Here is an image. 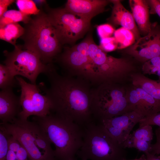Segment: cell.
Wrapping results in <instances>:
<instances>
[{
  "label": "cell",
  "mask_w": 160,
  "mask_h": 160,
  "mask_svg": "<svg viewBox=\"0 0 160 160\" xmlns=\"http://www.w3.org/2000/svg\"><path fill=\"white\" fill-rule=\"evenodd\" d=\"M131 160H146V157L145 154H143L139 158Z\"/></svg>",
  "instance_id": "obj_35"
},
{
  "label": "cell",
  "mask_w": 160,
  "mask_h": 160,
  "mask_svg": "<svg viewBox=\"0 0 160 160\" xmlns=\"http://www.w3.org/2000/svg\"><path fill=\"white\" fill-rule=\"evenodd\" d=\"M32 120L54 145L56 160H75L82 145L84 127L51 112L44 116H33Z\"/></svg>",
  "instance_id": "obj_2"
},
{
  "label": "cell",
  "mask_w": 160,
  "mask_h": 160,
  "mask_svg": "<svg viewBox=\"0 0 160 160\" xmlns=\"http://www.w3.org/2000/svg\"><path fill=\"white\" fill-rule=\"evenodd\" d=\"M82 145L76 155L81 160H124L125 148L99 122L93 120L84 127Z\"/></svg>",
  "instance_id": "obj_4"
},
{
  "label": "cell",
  "mask_w": 160,
  "mask_h": 160,
  "mask_svg": "<svg viewBox=\"0 0 160 160\" xmlns=\"http://www.w3.org/2000/svg\"><path fill=\"white\" fill-rule=\"evenodd\" d=\"M25 24L21 37L24 42L23 49L36 54L44 63H52L60 54L62 45L47 14L41 11Z\"/></svg>",
  "instance_id": "obj_3"
},
{
  "label": "cell",
  "mask_w": 160,
  "mask_h": 160,
  "mask_svg": "<svg viewBox=\"0 0 160 160\" xmlns=\"http://www.w3.org/2000/svg\"><path fill=\"white\" fill-rule=\"evenodd\" d=\"M153 135L152 126H144L130 134L122 145L125 148H135L145 154L149 152Z\"/></svg>",
  "instance_id": "obj_16"
},
{
  "label": "cell",
  "mask_w": 160,
  "mask_h": 160,
  "mask_svg": "<svg viewBox=\"0 0 160 160\" xmlns=\"http://www.w3.org/2000/svg\"><path fill=\"white\" fill-rule=\"evenodd\" d=\"M147 1L149 7L150 13L156 14L160 17V2L159 0H148Z\"/></svg>",
  "instance_id": "obj_32"
},
{
  "label": "cell",
  "mask_w": 160,
  "mask_h": 160,
  "mask_svg": "<svg viewBox=\"0 0 160 160\" xmlns=\"http://www.w3.org/2000/svg\"><path fill=\"white\" fill-rule=\"evenodd\" d=\"M111 3L107 0H68L65 7L67 10L91 20L95 16L106 11Z\"/></svg>",
  "instance_id": "obj_15"
},
{
  "label": "cell",
  "mask_w": 160,
  "mask_h": 160,
  "mask_svg": "<svg viewBox=\"0 0 160 160\" xmlns=\"http://www.w3.org/2000/svg\"><path fill=\"white\" fill-rule=\"evenodd\" d=\"M146 157V160H160V156H156L152 154L149 152L145 154Z\"/></svg>",
  "instance_id": "obj_34"
},
{
  "label": "cell",
  "mask_w": 160,
  "mask_h": 160,
  "mask_svg": "<svg viewBox=\"0 0 160 160\" xmlns=\"http://www.w3.org/2000/svg\"><path fill=\"white\" fill-rule=\"evenodd\" d=\"M155 134L156 142L155 143L151 144L149 151L150 153L154 155L160 154V127L156 129Z\"/></svg>",
  "instance_id": "obj_31"
},
{
  "label": "cell",
  "mask_w": 160,
  "mask_h": 160,
  "mask_svg": "<svg viewBox=\"0 0 160 160\" xmlns=\"http://www.w3.org/2000/svg\"><path fill=\"white\" fill-rule=\"evenodd\" d=\"M141 71L144 75L154 74L160 79V56L153 58L143 63L141 66Z\"/></svg>",
  "instance_id": "obj_24"
},
{
  "label": "cell",
  "mask_w": 160,
  "mask_h": 160,
  "mask_svg": "<svg viewBox=\"0 0 160 160\" xmlns=\"http://www.w3.org/2000/svg\"><path fill=\"white\" fill-rule=\"evenodd\" d=\"M15 78L21 90L20 97L22 111L18 118L26 120L31 116L43 117L50 114V104L47 97L40 93L39 86L27 83L21 77Z\"/></svg>",
  "instance_id": "obj_9"
},
{
  "label": "cell",
  "mask_w": 160,
  "mask_h": 160,
  "mask_svg": "<svg viewBox=\"0 0 160 160\" xmlns=\"http://www.w3.org/2000/svg\"><path fill=\"white\" fill-rule=\"evenodd\" d=\"M131 81L133 85L142 89L154 98L160 100V79H151L141 72H138L131 75Z\"/></svg>",
  "instance_id": "obj_18"
},
{
  "label": "cell",
  "mask_w": 160,
  "mask_h": 160,
  "mask_svg": "<svg viewBox=\"0 0 160 160\" xmlns=\"http://www.w3.org/2000/svg\"><path fill=\"white\" fill-rule=\"evenodd\" d=\"M18 84L15 78L5 65L0 64V88L1 90L13 88Z\"/></svg>",
  "instance_id": "obj_23"
},
{
  "label": "cell",
  "mask_w": 160,
  "mask_h": 160,
  "mask_svg": "<svg viewBox=\"0 0 160 160\" xmlns=\"http://www.w3.org/2000/svg\"><path fill=\"white\" fill-rule=\"evenodd\" d=\"M16 2L19 11L26 15H36L39 14L41 12L32 0H17Z\"/></svg>",
  "instance_id": "obj_25"
},
{
  "label": "cell",
  "mask_w": 160,
  "mask_h": 160,
  "mask_svg": "<svg viewBox=\"0 0 160 160\" xmlns=\"http://www.w3.org/2000/svg\"><path fill=\"white\" fill-rule=\"evenodd\" d=\"M1 124L25 150L29 160H56L52 143L35 121L17 118L12 123Z\"/></svg>",
  "instance_id": "obj_5"
},
{
  "label": "cell",
  "mask_w": 160,
  "mask_h": 160,
  "mask_svg": "<svg viewBox=\"0 0 160 160\" xmlns=\"http://www.w3.org/2000/svg\"><path fill=\"white\" fill-rule=\"evenodd\" d=\"M122 53L132 57L142 65L152 58L160 56V25L157 22L152 23L148 34L124 49Z\"/></svg>",
  "instance_id": "obj_10"
},
{
  "label": "cell",
  "mask_w": 160,
  "mask_h": 160,
  "mask_svg": "<svg viewBox=\"0 0 160 160\" xmlns=\"http://www.w3.org/2000/svg\"><path fill=\"white\" fill-rule=\"evenodd\" d=\"M24 31V28L18 23H11L0 28V39L15 47L17 40L23 35Z\"/></svg>",
  "instance_id": "obj_19"
},
{
  "label": "cell",
  "mask_w": 160,
  "mask_h": 160,
  "mask_svg": "<svg viewBox=\"0 0 160 160\" xmlns=\"http://www.w3.org/2000/svg\"><path fill=\"white\" fill-rule=\"evenodd\" d=\"M47 14L62 45H73L90 29L91 20L64 8L48 9Z\"/></svg>",
  "instance_id": "obj_7"
},
{
  "label": "cell",
  "mask_w": 160,
  "mask_h": 160,
  "mask_svg": "<svg viewBox=\"0 0 160 160\" xmlns=\"http://www.w3.org/2000/svg\"><path fill=\"white\" fill-rule=\"evenodd\" d=\"M126 89L127 100L132 111L144 117L160 112V100L155 99L131 83L127 85Z\"/></svg>",
  "instance_id": "obj_12"
},
{
  "label": "cell",
  "mask_w": 160,
  "mask_h": 160,
  "mask_svg": "<svg viewBox=\"0 0 160 160\" xmlns=\"http://www.w3.org/2000/svg\"><path fill=\"white\" fill-rule=\"evenodd\" d=\"M9 135L4 126H0V160H7L9 150L8 137Z\"/></svg>",
  "instance_id": "obj_26"
},
{
  "label": "cell",
  "mask_w": 160,
  "mask_h": 160,
  "mask_svg": "<svg viewBox=\"0 0 160 160\" xmlns=\"http://www.w3.org/2000/svg\"><path fill=\"white\" fill-rule=\"evenodd\" d=\"M114 35L118 45L119 44L118 48L120 49H125L135 42L132 33L129 30L123 28L115 31Z\"/></svg>",
  "instance_id": "obj_22"
},
{
  "label": "cell",
  "mask_w": 160,
  "mask_h": 160,
  "mask_svg": "<svg viewBox=\"0 0 160 160\" xmlns=\"http://www.w3.org/2000/svg\"><path fill=\"white\" fill-rule=\"evenodd\" d=\"M127 85L105 83L92 87L91 107L94 120L99 121L132 111L127 97Z\"/></svg>",
  "instance_id": "obj_6"
},
{
  "label": "cell",
  "mask_w": 160,
  "mask_h": 160,
  "mask_svg": "<svg viewBox=\"0 0 160 160\" xmlns=\"http://www.w3.org/2000/svg\"><path fill=\"white\" fill-rule=\"evenodd\" d=\"M139 124V127L147 125H156L160 127V112L151 116L144 117Z\"/></svg>",
  "instance_id": "obj_29"
},
{
  "label": "cell",
  "mask_w": 160,
  "mask_h": 160,
  "mask_svg": "<svg viewBox=\"0 0 160 160\" xmlns=\"http://www.w3.org/2000/svg\"><path fill=\"white\" fill-rule=\"evenodd\" d=\"M97 29L98 35L101 39L111 37L115 31L113 26L108 24L98 25Z\"/></svg>",
  "instance_id": "obj_30"
},
{
  "label": "cell",
  "mask_w": 160,
  "mask_h": 160,
  "mask_svg": "<svg viewBox=\"0 0 160 160\" xmlns=\"http://www.w3.org/2000/svg\"><path fill=\"white\" fill-rule=\"evenodd\" d=\"M12 52L4 51L6 59L4 65L15 77L19 75L28 79L31 83L36 84L38 76L46 74L54 66L52 63L45 64L36 54L28 50L23 49L16 45Z\"/></svg>",
  "instance_id": "obj_8"
},
{
  "label": "cell",
  "mask_w": 160,
  "mask_h": 160,
  "mask_svg": "<svg viewBox=\"0 0 160 160\" xmlns=\"http://www.w3.org/2000/svg\"><path fill=\"white\" fill-rule=\"evenodd\" d=\"M113 4L111 16L107 19L109 24L113 26L120 25L131 32L135 41L141 37L132 13L127 10L119 0H110Z\"/></svg>",
  "instance_id": "obj_14"
},
{
  "label": "cell",
  "mask_w": 160,
  "mask_h": 160,
  "mask_svg": "<svg viewBox=\"0 0 160 160\" xmlns=\"http://www.w3.org/2000/svg\"><path fill=\"white\" fill-rule=\"evenodd\" d=\"M144 117L134 111H131L98 122L119 144L122 145L134 126Z\"/></svg>",
  "instance_id": "obj_11"
},
{
  "label": "cell",
  "mask_w": 160,
  "mask_h": 160,
  "mask_svg": "<svg viewBox=\"0 0 160 160\" xmlns=\"http://www.w3.org/2000/svg\"><path fill=\"white\" fill-rule=\"evenodd\" d=\"M92 36L91 34H89L81 42L72 47L80 53L87 56L89 54L90 39Z\"/></svg>",
  "instance_id": "obj_28"
},
{
  "label": "cell",
  "mask_w": 160,
  "mask_h": 160,
  "mask_svg": "<svg viewBox=\"0 0 160 160\" xmlns=\"http://www.w3.org/2000/svg\"><path fill=\"white\" fill-rule=\"evenodd\" d=\"M15 1L14 0H0V17L7 11L8 7Z\"/></svg>",
  "instance_id": "obj_33"
},
{
  "label": "cell",
  "mask_w": 160,
  "mask_h": 160,
  "mask_svg": "<svg viewBox=\"0 0 160 160\" xmlns=\"http://www.w3.org/2000/svg\"><path fill=\"white\" fill-rule=\"evenodd\" d=\"M129 3L140 35H146L151 30L152 23L150 20V9L147 0H129Z\"/></svg>",
  "instance_id": "obj_17"
},
{
  "label": "cell",
  "mask_w": 160,
  "mask_h": 160,
  "mask_svg": "<svg viewBox=\"0 0 160 160\" xmlns=\"http://www.w3.org/2000/svg\"><path fill=\"white\" fill-rule=\"evenodd\" d=\"M7 160H29L27 153L20 143L12 140L9 143Z\"/></svg>",
  "instance_id": "obj_21"
},
{
  "label": "cell",
  "mask_w": 160,
  "mask_h": 160,
  "mask_svg": "<svg viewBox=\"0 0 160 160\" xmlns=\"http://www.w3.org/2000/svg\"><path fill=\"white\" fill-rule=\"evenodd\" d=\"M49 83H41L51 106V112L84 127L93 120L92 111L93 87L81 78L61 75L54 66L46 74Z\"/></svg>",
  "instance_id": "obj_1"
},
{
  "label": "cell",
  "mask_w": 160,
  "mask_h": 160,
  "mask_svg": "<svg viewBox=\"0 0 160 160\" xmlns=\"http://www.w3.org/2000/svg\"><path fill=\"white\" fill-rule=\"evenodd\" d=\"M22 111L20 97L13 88L1 90L0 92V119L1 123H12Z\"/></svg>",
  "instance_id": "obj_13"
},
{
  "label": "cell",
  "mask_w": 160,
  "mask_h": 160,
  "mask_svg": "<svg viewBox=\"0 0 160 160\" xmlns=\"http://www.w3.org/2000/svg\"><path fill=\"white\" fill-rule=\"evenodd\" d=\"M159 2H160V0H159Z\"/></svg>",
  "instance_id": "obj_36"
},
{
  "label": "cell",
  "mask_w": 160,
  "mask_h": 160,
  "mask_svg": "<svg viewBox=\"0 0 160 160\" xmlns=\"http://www.w3.org/2000/svg\"><path fill=\"white\" fill-rule=\"evenodd\" d=\"M30 15L16 10H7L0 17V28L12 23L23 22L28 23L31 19Z\"/></svg>",
  "instance_id": "obj_20"
},
{
  "label": "cell",
  "mask_w": 160,
  "mask_h": 160,
  "mask_svg": "<svg viewBox=\"0 0 160 160\" xmlns=\"http://www.w3.org/2000/svg\"><path fill=\"white\" fill-rule=\"evenodd\" d=\"M100 48L105 52H111L118 48L117 42L114 37L101 39Z\"/></svg>",
  "instance_id": "obj_27"
}]
</instances>
